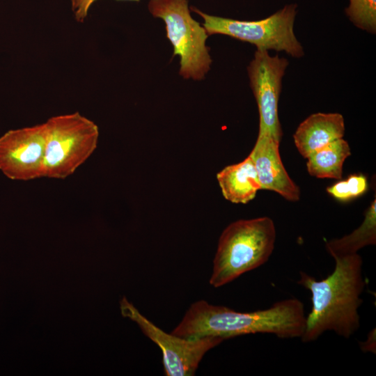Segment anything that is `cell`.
Listing matches in <instances>:
<instances>
[{
	"label": "cell",
	"mask_w": 376,
	"mask_h": 376,
	"mask_svg": "<svg viewBox=\"0 0 376 376\" xmlns=\"http://www.w3.org/2000/svg\"><path fill=\"white\" fill-rule=\"evenodd\" d=\"M334 260V271L323 279L299 272L297 283L310 291L312 304L300 338L304 343L317 340L326 331L347 339L360 327L359 309L366 284L363 259L355 253Z\"/></svg>",
	"instance_id": "cell-1"
},
{
	"label": "cell",
	"mask_w": 376,
	"mask_h": 376,
	"mask_svg": "<svg viewBox=\"0 0 376 376\" xmlns=\"http://www.w3.org/2000/svg\"><path fill=\"white\" fill-rule=\"evenodd\" d=\"M306 322L304 304L296 298L275 302L266 309L239 312L204 300L193 303L171 334L184 338L271 334L280 338H301Z\"/></svg>",
	"instance_id": "cell-2"
},
{
	"label": "cell",
	"mask_w": 376,
	"mask_h": 376,
	"mask_svg": "<svg viewBox=\"0 0 376 376\" xmlns=\"http://www.w3.org/2000/svg\"><path fill=\"white\" fill-rule=\"evenodd\" d=\"M276 228L268 217L230 224L219 240L210 284L219 288L265 264L272 255Z\"/></svg>",
	"instance_id": "cell-3"
},
{
	"label": "cell",
	"mask_w": 376,
	"mask_h": 376,
	"mask_svg": "<svg viewBox=\"0 0 376 376\" xmlns=\"http://www.w3.org/2000/svg\"><path fill=\"white\" fill-rule=\"evenodd\" d=\"M45 124L44 177L65 179L96 149L98 127L79 112L53 116Z\"/></svg>",
	"instance_id": "cell-4"
},
{
	"label": "cell",
	"mask_w": 376,
	"mask_h": 376,
	"mask_svg": "<svg viewBox=\"0 0 376 376\" xmlns=\"http://www.w3.org/2000/svg\"><path fill=\"white\" fill-rule=\"evenodd\" d=\"M297 8V4L290 3L265 19L243 21L210 15L191 7L203 18L208 36L226 35L253 44L258 50L283 51L292 57L301 58L304 49L294 33Z\"/></svg>",
	"instance_id": "cell-5"
},
{
	"label": "cell",
	"mask_w": 376,
	"mask_h": 376,
	"mask_svg": "<svg viewBox=\"0 0 376 376\" xmlns=\"http://www.w3.org/2000/svg\"><path fill=\"white\" fill-rule=\"evenodd\" d=\"M148 10L152 16L165 23L173 56L180 58V75L185 79H203L212 64L205 45L208 35L205 28L191 17L187 0H150Z\"/></svg>",
	"instance_id": "cell-6"
},
{
	"label": "cell",
	"mask_w": 376,
	"mask_h": 376,
	"mask_svg": "<svg viewBox=\"0 0 376 376\" xmlns=\"http://www.w3.org/2000/svg\"><path fill=\"white\" fill-rule=\"evenodd\" d=\"M120 309L123 317L136 322L142 332L159 347L166 376L194 375L204 355L224 340L212 336L189 339L167 334L143 316L125 297L120 301Z\"/></svg>",
	"instance_id": "cell-7"
},
{
	"label": "cell",
	"mask_w": 376,
	"mask_h": 376,
	"mask_svg": "<svg viewBox=\"0 0 376 376\" xmlns=\"http://www.w3.org/2000/svg\"><path fill=\"white\" fill-rule=\"evenodd\" d=\"M288 64L285 58L257 49L247 67L250 87L259 111L258 134L269 136L279 142L283 132L279 118V100Z\"/></svg>",
	"instance_id": "cell-8"
},
{
	"label": "cell",
	"mask_w": 376,
	"mask_h": 376,
	"mask_svg": "<svg viewBox=\"0 0 376 376\" xmlns=\"http://www.w3.org/2000/svg\"><path fill=\"white\" fill-rule=\"evenodd\" d=\"M45 144V123L7 132L0 137V170L15 180L44 177Z\"/></svg>",
	"instance_id": "cell-9"
},
{
	"label": "cell",
	"mask_w": 376,
	"mask_h": 376,
	"mask_svg": "<svg viewBox=\"0 0 376 376\" xmlns=\"http://www.w3.org/2000/svg\"><path fill=\"white\" fill-rule=\"evenodd\" d=\"M280 142L258 134L249 157L256 168L261 189L274 191L289 201L300 198L299 187L290 178L281 161Z\"/></svg>",
	"instance_id": "cell-10"
},
{
	"label": "cell",
	"mask_w": 376,
	"mask_h": 376,
	"mask_svg": "<svg viewBox=\"0 0 376 376\" xmlns=\"http://www.w3.org/2000/svg\"><path fill=\"white\" fill-rule=\"evenodd\" d=\"M345 120L338 113H315L297 127L294 143L300 155L307 158L314 151L343 137Z\"/></svg>",
	"instance_id": "cell-11"
},
{
	"label": "cell",
	"mask_w": 376,
	"mask_h": 376,
	"mask_svg": "<svg viewBox=\"0 0 376 376\" xmlns=\"http://www.w3.org/2000/svg\"><path fill=\"white\" fill-rule=\"evenodd\" d=\"M217 179L225 199L236 204L249 203L261 189L249 156L240 163L224 167L217 174Z\"/></svg>",
	"instance_id": "cell-12"
},
{
	"label": "cell",
	"mask_w": 376,
	"mask_h": 376,
	"mask_svg": "<svg viewBox=\"0 0 376 376\" xmlns=\"http://www.w3.org/2000/svg\"><path fill=\"white\" fill-rule=\"evenodd\" d=\"M350 155L348 142L338 139L312 152L306 158V169L311 176L340 180L344 162Z\"/></svg>",
	"instance_id": "cell-13"
},
{
	"label": "cell",
	"mask_w": 376,
	"mask_h": 376,
	"mask_svg": "<svg viewBox=\"0 0 376 376\" xmlns=\"http://www.w3.org/2000/svg\"><path fill=\"white\" fill-rule=\"evenodd\" d=\"M376 244V200L366 210L362 224L351 233L340 238L332 239L326 249L334 259L358 253L362 248Z\"/></svg>",
	"instance_id": "cell-14"
},
{
	"label": "cell",
	"mask_w": 376,
	"mask_h": 376,
	"mask_svg": "<svg viewBox=\"0 0 376 376\" xmlns=\"http://www.w3.org/2000/svg\"><path fill=\"white\" fill-rule=\"evenodd\" d=\"M345 15L357 28L376 32V0H350Z\"/></svg>",
	"instance_id": "cell-15"
},
{
	"label": "cell",
	"mask_w": 376,
	"mask_h": 376,
	"mask_svg": "<svg viewBox=\"0 0 376 376\" xmlns=\"http://www.w3.org/2000/svg\"><path fill=\"white\" fill-rule=\"evenodd\" d=\"M368 189L367 178L352 175L327 188V193L340 201H348L365 194Z\"/></svg>",
	"instance_id": "cell-16"
},
{
	"label": "cell",
	"mask_w": 376,
	"mask_h": 376,
	"mask_svg": "<svg viewBox=\"0 0 376 376\" xmlns=\"http://www.w3.org/2000/svg\"><path fill=\"white\" fill-rule=\"evenodd\" d=\"M96 0H71L72 10L73 11L75 19L79 22H83L88 15V12L91 5ZM134 1L140 0H123Z\"/></svg>",
	"instance_id": "cell-17"
},
{
	"label": "cell",
	"mask_w": 376,
	"mask_h": 376,
	"mask_svg": "<svg viewBox=\"0 0 376 376\" xmlns=\"http://www.w3.org/2000/svg\"><path fill=\"white\" fill-rule=\"evenodd\" d=\"M359 347L363 352L375 353L376 351V332L373 329L367 335L364 341L359 342Z\"/></svg>",
	"instance_id": "cell-18"
}]
</instances>
